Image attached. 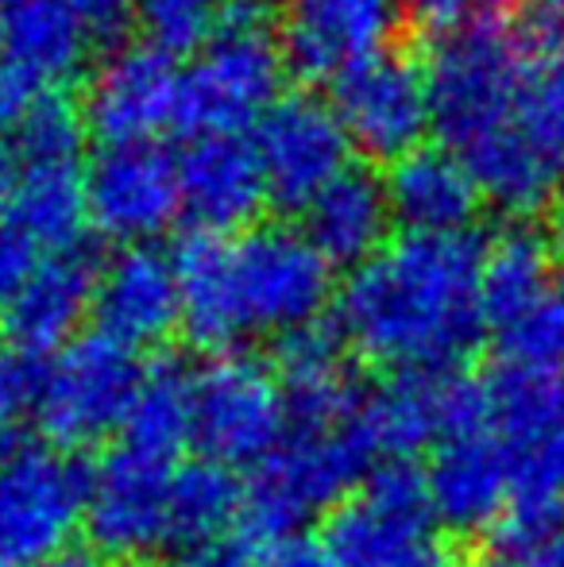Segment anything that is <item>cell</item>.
I'll use <instances>...</instances> for the list:
<instances>
[{
	"instance_id": "6da1fadb",
	"label": "cell",
	"mask_w": 564,
	"mask_h": 567,
	"mask_svg": "<svg viewBox=\"0 0 564 567\" xmlns=\"http://www.w3.org/2000/svg\"><path fill=\"white\" fill-rule=\"evenodd\" d=\"M483 251L475 231L391 239L337 290L332 329L352 359L387 374L460 371L488 329Z\"/></svg>"
},
{
	"instance_id": "7a4b0ae2",
	"label": "cell",
	"mask_w": 564,
	"mask_h": 567,
	"mask_svg": "<svg viewBox=\"0 0 564 567\" xmlns=\"http://www.w3.org/2000/svg\"><path fill=\"white\" fill-rule=\"evenodd\" d=\"M290 78L267 0H228L225 23L205 51L182 66L178 127L186 140L252 135Z\"/></svg>"
},
{
	"instance_id": "3957f363",
	"label": "cell",
	"mask_w": 564,
	"mask_h": 567,
	"mask_svg": "<svg viewBox=\"0 0 564 567\" xmlns=\"http://www.w3.org/2000/svg\"><path fill=\"white\" fill-rule=\"evenodd\" d=\"M376 460L360 413L337 425L290 429L244 483V525L264 540L306 533V522L337 514L368 483Z\"/></svg>"
},
{
	"instance_id": "277c9868",
	"label": "cell",
	"mask_w": 564,
	"mask_h": 567,
	"mask_svg": "<svg viewBox=\"0 0 564 567\" xmlns=\"http://www.w3.org/2000/svg\"><path fill=\"white\" fill-rule=\"evenodd\" d=\"M429 109L441 147L468 155L522 116L534 62L503 23H468L429 59Z\"/></svg>"
},
{
	"instance_id": "5b68a950",
	"label": "cell",
	"mask_w": 564,
	"mask_h": 567,
	"mask_svg": "<svg viewBox=\"0 0 564 567\" xmlns=\"http://www.w3.org/2000/svg\"><path fill=\"white\" fill-rule=\"evenodd\" d=\"M147 367L140 351L82 332L70 348L51 355L31 382V417L47 444L82 452L124 433Z\"/></svg>"
},
{
	"instance_id": "8992f818",
	"label": "cell",
	"mask_w": 564,
	"mask_h": 567,
	"mask_svg": "<svg viewBox=\"0 0 564 567\" xmlns=\"http://www.w3.org/2000/svg\"><path fill=\"white\" fill-rule=\"evenodd\" d=\"M90 471L54 444L0 452V567H39L70 553L85 529Z\"/></svg>"
},
{
	"instance_id": "52a82bcc",
	"label": "cell",
	"mask_w": 564,
	"mask_h": 567,
	"mask_svg": "<svg viewBox=\"0 0 564 567\" xmlns=\"http://www.w3.org/2000/svg\"><path fill=\"white\" fill-rule=\"evenodd\" d=\"M433 525L425 471L410 460H383L329 517L325 540L340 567H452Z\"/></svg>"
},
{
	"instance_id": "ba28073f",
	"label": "cell",
	"mask_w": 564,
	"mask_h": 567,
	"mask_svg": "<svg viewBox=\"0 0 564 567\" xmlns=\"http://www.w3.org/2000/svg\"><path fill=\"white\" fill-rule=\"evenodd\" d=\"M233 286L248 340H283L321 324L325 309L337 306L332 267L301 228L256 225L233 236Z\"/></svg>"
},
{
	"instance_id": "9c48e42d",
	"label": "cell",
	"mask_w": 564,
	"mask_h": 567,
	"mask_svg": "<svg viewBox=\"0 0 564 567\" xmlns=\"http://www.w3.org/2000/svg\"><path fill=\"white\" fill-rule=\"evenodd\" d=\"M286 433L290 405L271 363L228 351L194 371V441L205 460L256 471Z\"/></svg>"
},
{
	"instance_id": "30bf717a",
	"label": "cell",
	"mask_w": 564,
	"mask_h": 567,
	"mask_svg": "<svg viewBox=\"0 0 564 567\" xmlns=\"http://www.w3.org/2000/svg\"><path fill=\"white\" fill-rule=\"evenodd\" d=\"M368 441L383 460H410L441 449L449 436L488 433L491 390L488 379L464 371H410L387 374L360 402Z\"/></svg>"
},
{
	"instance_id": "8fae6325",
	"label": "cell",
	"mask_w": 564,
	"mask_h": 567,
	"mask_svg": "<svg viewBox=\"0 0 564 567\" xmlns=\"http://www.w3.org/2000/svg\"><path fill=\"white\" fill-rule=\"evenodd\" d=\"M329 105L345 127L352 155L368 163H399L425 147L433 132L429 70L402 47L371 54L329 85Z\"/></svg>"
},
{
	"instance_id": "7c38bea8",
	"label": "cell",
	"mask_w": 564,
	"mask_h": 567,
	"mask_svg": "<svg viewBox=\"0 0 564 567\" xmlns=\"http://www.w3.org/2000/svg\"><path fill=\"white\" fill-rule=\"evenodd\" d=\"M174 463L116 444L90 471L85 533L105 564H143L174 545L171 483Z\"/></svg>"
},
{
	"instance_id": "4fadbf2b",
	"label": "cell",
	"mask_w": 564,
	"mask_h": 567,
	"mask_svg": "<svg viewBox=\"0 0 564 567\" xmlns=\"http://www.w3.org/2000/svg\"><path fill=\"white\" fill-rule=\"evenodd\" d=\"M90 228L116 247H151L182 220L178 155L163 143L101 147L85 166Z\"/></svg>"
},
{
	"instance_id": "5bb4252c",
	"label": "cell",
	"mask_w": 564,
	"mask_h": 567,
	"mask_svg": "<svg viewBox=\"0 0 564 567\" xmlns=\"http://www.w3.org/2000/svg\"><path fill=\"white\" fill-rule=\"evenodd\" d=\"M252 143L259 151L271 205L283 213H306V205L352 166V143L325 97L290 90L256 124Z\"/></svg>"
},
{
	"instance_id": "9a60e30c",
	"label": "cell",
	"mask_w": 564,
	"mask_h": 567,
	"mask_svg": "<svg viewBox=\"0 0 564 567\" xmlns=\"http://www.w3.org/2000/svg\"><path fill=\"white\" fill-rule=\"evenodd\" d=\"M178 59L155 51L143 39H129L101 54L78 101L93 140L101 147H121L158 143V135L178 120Z\"/></svg>"
},
{
	"instance_id": "2e32d148",
	"label": "cell",
	"mask_w": 564,
	"mask_h": 567,
	"mask_svg": "<svg viewBox=\"0 0 564 567\" xmlns=\"http://www.w3.org/2000/svg\"><path fill=\"white\" fill-rule=\"evenodd\" d=\"M402 0H290L279 20L286 66L298 82L332 85L345 70L394 47Z\"/></svg>"
},
{
	"instance_id": "e0dca14e",
	"label": "cell",
	"mask_w": 564,
	"mask_h": 567,
	"mask_svg": "<svg viewBox=\"0 0 564 567\" xmlns=\"http://www.w3.org/2000/svg\"><path fill=\"white\" fill-rule=\"evenodd\" d=\"M101 262L85 247L54 251L35 262L28 282L0 309V332L12 355L51 359L82 337L85 317L98 298Z\"/></svg>"
},
{
	"instance_id": "ac0fdd59",
	"label": "cell",
	"mask_w": 564,
	"mask_h": 567,
	"mask_svg": "<svg viewBox=\"0 0 564 567\" xmlns=\"http://www.w3.org/2000/svg\"><path fill=\"white\" fill-rule=\"evenodd\" d=\"M98 332L132 351L158 348L182 329V282L174 251L163 247H116L98 275L93 298Z\"/></svg>"
},
{
	"instance_id": "d6986e66",
	"label": "cell",
	"mask_w": 564,
	"mask_h": 567,
	"mask_svg": "<svg viewBox=\"0 0 564 567\" xmlns=\"http://www.w3.org/2000/svg\"><path fill=\"white\" fill-rule=\"evenodd\" d=\"M178 178L182 217L189 220V231L244 236L271 205V189H267L252 135L189 140V147L178 155Z\"/></svg>"
},
{
	"instance_id": "ffe728a7",
	"label": "cell",
	"mask_w": 564,
	"mask_h": 567,
	"mask_svg": "<svg viewBox=\"0 0 564 567\" xmlns=\"http://www.w3.org/2000/svg\"><path fill=\"white\" fill-rule=\"evenodd\" d=\"M433 522L457 537L495 533L514 491V455L495 429L449 436L425 467Z\"/></svg>"
},
{
	"instance_id": "44dd1931",
	"label": "cell",
	"mask_w": 564,
	"mask_h": 567,
	"mask_svg": "<svg viewBox=\"0 0 564 567\" xmlns=\"http://www.w3.org/2000/svg\"><path fill=\"white\" fill-rule=\"evenodd\" d=\"M391 217L402 236H460L472 231L483 205L468 163L441 143L410 151L407 158L387 166L383 174Z\"/></svg>"
},
{
	"instance_id": "7402d4cb",
	"label": "cell",
	"mask_w": 564,
	"mask_h": 567,
	"mask_svg": "<svg viewBox=\"0 0 564 567\" xmlns=\"http://www.w3.org/2000/svg\"><path fill=\"white\" fill-rule=\"evenodd\" d=\"M391 202H387L383 174L352 163L332 178L301 213V231L325 255L332 270H356L371 262L391 244Z\"/></svg>"
},
{
	"instance_id": "603a6c76",
	"label": "cell",
	"mask_w": 564,
	"mask_h": 567,
	"mask_svg": "<svg viewBox=\"0 0 564 567\" xmlns=\"http://www.w3.org/2000/svg\"><path fill=\"white\" fill-rule=\"evenodd\" d=\"M352 351L345 348L337 329L309 324L275 348V374L286 390L290 405V429H314V425H337L360 413V386L348 367Z\"/></svg>"
},
{
	"instance_id": "cb8c5ba5",
	"label": "cell",
	"mask_w": 564,
	"mask_h": 567,
	"mask_svg": "<svg viewBox=\"0 0 564 567\" xmlns=\"http://www.w3.org/2000/svg\"><path fill=\"white\" fill-rule=\"evenodd\" d=\"M182 282V332L209 355H228L248 343L233 286V236L189 231L174 247Z\"/></svg>"
},
{
	"instance_id": "d4e9b609",
	"label": "cell",
	"mask_w": 564,
	"mask_h": 567,
	"mask_svg": "<svg viewBox=\"0 0 564 567\" xmlns=\"http://www.w3.org/2000/svg\"><path fill=\"white\" fill-rule=\"evenodd\" d=\"M8 31L4 66L20 70L39 90H62V82L85 66L90 35L70 0H0Z\"/></svg>"
},
{
	"instance_id": "484cf974",
	"label": "cell",
	"mask_w": 564,
	"mask_h": 567,
	"mask_svg": "<svg viewBox=\"0 0 564 567\" xmlns=\"http://www.w3.org/2000/svg\"><path fill=\"white\" fill-rule=\"evenodd\" d=\"M8 220L43 255L85 247L90 228V197H85V166H28L16 171Z\"/></svg>"
},
{
	"instance_id": "4316f807",
	"label": "cell",
	"mask_w": 564,
	"mask_h": 567,
	"mask_svg": "<svg viewBox=\"0 0 564 567\" xmlns=\"http://www.w3.org/2000/svg\"><path fill=\"white\" fill-rule=\"evenodd\" d=\"M553 282V251L550 239L537 236L534 228L514 225L499 239H491L483 251V278H480V301L483 317L495 332L511 329L526 313H534L550 298Z\"/></svg>"
},
{
	"instance_id": "83f0119b",
	"label": "cell",
	"mask_w": 564,
	"mask_h": 567,
	"mask_svg": "<svg viewBox=\"0 0 564 567\" xmlns=\"http://www.w3.org/2000/svg\"><path fill=\"white\" fill-rule=\"evenodd\" d=\"M189 441H194V371L163 359L143 374L121 444L174 463Z\"/></svg>"
},
{
	"instance_id": "f1b7e54d",
	"label": "cell",
	"mask_w": 564,
	"mask_h": 567,
	"mask_svg": "<svg viewBox=\"0 0 564 567\" xmlns=\"http://www.w3.org/2000/svg\"><path fill=\"white\" fill-rule=\"evenodd\" d=\"M244 491L233 467L213 460H189L174 471L171 483V533L178 548L228 537L244 522Z\"/></svg>"
},
{
	"instance_id": "f546056e",
	"label": "cell",
	"mask_w": 564,
	"mask_h": 567,
	"mask_svg": "<svg viewBox=\"0 0 564 567\" xmlns=\"http://www.w3.org/2000/svg\"><path fill=\"white\" fill-rule=\"evenodd\" d=\"M90 124H85L82 101L70 97L66 90H47L23 109L20 124L8 135L4 155L12 158L16 171L28 166H82V151L90 143Z\"/></svg>"
},
{
	"instance_id": "4dcf8cb0",
	"label": "cell",
	"mask_w": 564,
	"mask_h": 567,
	"mask_svg": "<svg viewBox=\"0 0 564 567\" xmlns=\"http://www.w3.org/2000/svg\"><path fill=\"white\" fill-rule=\"evenodd\" d=\"M228 0H140V39L171 59H194L217 39Z\"/></svg>"
},
{
	"instance_id": "1f68e13d",
	"label": "cell",
	"mask_w": 564,
	"mask_h": 567,
	"mask_svg": "<svg viewBox=\"0 0 564 567\" xmlns=\"http://www.w3.org/2000/svg\"><path fill=\"white\" fill-rule=\"evenodd\" d=\"M499 363L564 374V270L534 313L499 332Z\"/></svg>"
},
{
	"instance_id": "d6a6232c",
	"label": "cell",
	"mask_w": 564,
	"mask_h": 567,
	"mask_svg": "<svg viewBox=\"0 0 564 567\" xmlns=\"http://www.w3.org/2000/svg\"><path fill=\"white\" fill-rule=\"evenodd\" d=\"M511 31L530 62L564 66V0H526Z\"/></svg>"
},
{
	"instance_id": "836d02e7",
	"label": "cell",
	"mask_w": 564,
	"mask_h": 567,
	"mask_svg": "<svg viewBox=\"0 0 564 567\" xmlns=\"http://www.w3.org/2000/svg\"><path fill=\"white\" fill-rule=\"evenodd\" d=\"M70 8L82 20L90 43L105 51L129 43V31L136 28L140 16V0H70Z\"/></svg>"
},
{
	"instance_id": "e575fe53",
	"label": "cell",
	"mask_w": 564,
	"mask_h": 567,
	"mask_svg": "<svg viewBox=\"0 0 564 567\" xmlns=\"http://www.w3.org/2000/svg\"><path fill=\"white\" fill-rule=\"evenodd\" d=\"M31 374L20 355L0 351V452L12 449V436L20 417L31 410Z\"/></svg>"
},
{
	"instance_id": "d590c367",
	"label": "cell",
	"mask_w": 564,
	"mask_h": 567,
	"mask_svg": "<svg viewBox=\"0 0 564 567\" xmlns=\"http://www.w3.org/2000/svg\"><path fill=\"white\" fill-rule=\"evenodd\" d=\"M256 567H340L329 540L314 533H290V537L264 540L256 556Z\"/></svg>"
},
{
	"instance_id": "8d00e7d4",
	"label": "cell",
	"mask_w": 564,
	"mask_h": 567,
	"mask_svg": "<svg viewBox=\"0 0 564 567\" xmlns=\"http://www.w3.org/2000/svg\"><path fill=\"white\" fill-rule=\"evenodd\" d=\"M402 12H407V20H414V28L437 39H449L460 28L475 23V12H483V0H402Z\"/></svg>"
},
{
	"instance_id": "74e56055",
	"label": "cell",
	"mask_w": 564,
	"mask_h": 567,
	"mask_svg": "<svg viewBox=\"0 0 564 567\" xmlns=\"http://www.w3.org/2000/svg\"><path fill=\"white\" fill-rule=\"evenodd\" d=\"M39 259H43L39 247L12 220H4L0 225V309L20 293V286L28 282V275L35 270Z\"/></svg>"
},
{
	"instance_id": "f35d334b",
	"label": "cell",
	"mask_w": 564,
	"mask_h": 567,
	"mask_svg": "<svg viewBox=\"0 0 564 567\" xmlns=\"http://www.w3.org/2000/svg\"><path fill=\"white\" fill-rule=\"evenodd\" d=\"M256 548L240 537H217V540H205V545L194 548H182L178 564L174 567H256Z\"/></svg>"
},
{
	"instance_id": "ab89813d",
	"label": "cell",
	"mask_w": 564,
	"mask_h": 567,
	"mask_svg": "<svg viewBox=\"0 0 564 567\" xmlns=\"http://www.w3.org/2000/svg\"><path fill=\"white\" fill-rule=\"evenodd\" d=\"M39 93H47V90H39L35 82H28L20 70L0 66V151L8 147V135H12V127L20 124L23 109H28Z\"/></svg>"
},
{
	"instance_id": "60d3db41",
	"label": "cell",
	"mask_w": 564,
	"mask_h": 567,
	"mask_svg": "<svg viewBox=\"0 0 564 567\" xmlns=\"http://www.w3.org/2000/svg\"><path fill=\"white\" fill-rule=\"evenodd\" d=\"M519 567H564V529L537 540L534 548H526V553L519 556Z\"/></svg>"
},
{
	"instance_id": "b9f144b4",
	"label": "cell",
	"mask_w": 564,
	"mask_h": 567,
	"mask_svg": "<svg viewBox=\"0 0 564 567\" xmlns=\"http://www.w3.org/2000/svg\"><path fill=\"white\" fill-rule=\"evenodd\" d=\"M12 189H16V166H12V158L0 151V225H4L8 209H12Z\"/></svg>"
},
{
	"instance_id": "7bdbcfd3",
	"label": "cell",
	"mask_w": 564,
	"mask_h": 567,
	"mask_svg": "<svg viewBox=\"0 0 564 567\" xmlns=\"http://www.w3.org/2000/svg\"><path fill=\"white\" fill-rule=\"evenodd\" d=\"M39 567H109L98 553H82V548H70V553L54 556V560L39 564Z\"/></svg>"
},
{
	"instance_id": "ee69618b",
	"label": "cell",
	"mask_w": 564,
	"mask_h": 567,
	"mask_svg": "<svg viewBox=\"0 0 564 567\" xmlns=\"http://www.w3.org/2000/svg\"><path fill=\"white\" fill-rule=\"evenodd\" d=\"M519 4H526V0H483V12H511Z\"/></svg>"
},
{
	"instance_id": "f6af8a7d",
	"label": "cell",
	"mask_w": 564,
	"mask_h": 567,
	"mask_svg": "<svg viewBox=\"0 0 564 567\" xmlns=\"http://www.w3.org/2000/svg\"><path fill=\"white\" fill-rule=\"evenodd\" d=\"M4 54H8V31H4V12H0V66H4Z\"/></svg>"
},
{
	"instance_id": "bcb514c9",
	"label": "cell",
	"mask_w": 564,
	"mask_h": 567,
	"mask_svg": "<svg viewBox=\"0 0 564 567\" xmlns=\"http://www.w3.org/2000/svg\"><path fill=\"white\" fill-rule=\"evenodd\" d=\"M491 567H506V564H491Z\"/></svg>"
}]
</instances>
